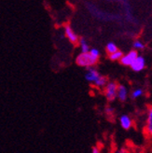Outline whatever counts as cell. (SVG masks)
Here are the masks:
<instances>
[{
    "label": "cell",
    "mask_w": 152,
    "mask_h": 153,
    "mask_svg": "<svg viewBox=\"0 0 152 153\" xmlns=\"http://www.w3.org/2000/svg\"><path fill=\"white\" fill-rule=\"evenodd\" d=\"M85 79L96 88H105L108 83V79L106 76L101 75L96 68L90 67L88 68L85 73Z\"/></svg>",
    "instance_id": "cell-1"
},
{
    "label": "cell",
    "mask_w": 152,
    "mask_h": 153,
    "mask_svg": "<svg viewBox=\"0 0 152 153\" xmlns=\"http://www.w3.org/2000/svg\"><path fill=\"white\" fill-rule=\"evenodd\" d=\"M98 61H99V57L93 55L90 51L86 53L80 52L78 57L76 58L77 65L82 67H86L87 69L90 67H94V65L98 63Z\"/></svg>",
    "instance_id": "cell-2"
},
{
    "label": "cell",
    "mask_w": 152,
    "mask_h": 153,
    "mask_svg": "<svg viewBox=\"0 0 152 153\" xmlns=\"http://www.w3.org/2000/svg\"><path fill=\"white\" fill-rule=\"evenodd\" d=\"M118 86L119 84L115 81H108L105 87L104 94L106 98V100L112 102L117 98V91H118Z\"/></svg>",
    "instance_id": "cell-3"
},
{
    "label": "cell",
    "mask_w": 152,
    "mask_h": 153,
    "mask_svg": "<svg viewBox=\"0 0 152 153\" xmlns=\"http://www.w3.org/2000/svg\"><path fill=\"white\" fill-rule=\"evenodd\" d=\"M138 51H136L134 50H132L130 51H128L127 53L122 56V58L120 59V64L123 65L125 66H131L133 63L134 62V60L138 57Z\"/></svg>",
    "instance_id": "cell-4"
},
{
    "label": "cell",
    "mask_w": 152,
    "mask_h": 153,
    "mask_svg": "<svg viewBox=\"0 0 152 153\" xmlns=\"http://www.w3.org/2000/svg\"><path fill=\"white\" fill-rule=\"evenodd\" d=\"M65 36L68 38V40H69L71 43H73V44L79 43V36L76 34V32L74 31L73 28L69 25H65Z\"/></svg>",
    "instance_id": "cell-5"
},
{
    "label": "cell",
    "mask_w": 152,
    "mask_h": 153,
    "mask_svg": "<svg viewBox=\"0 0 152 153\" xmlns=\"http://www.w3.org/2000/svg\"><path fill=\"white\" fill-rule=\"evenodd\" d=\"M132 70L134 72H140L144 70V68L146 67V60L142 55H138V57L134 60L133 65L130 66Z\"/></svg>",
    "instance_id": "cell-6"
},
{
    "label": "cell",
    "mask_w": 152,
    "mask_h": 153,
    "mask_svg": "<svg viewBox=\"0 0 152 153\" xmlns=\"http://www.w3.org/2000/svg\"><path fill=\"white\" fill-rule=\"evenodd\" d=\"M129 95V91L124 84H119L118 91H117V98L120 102H125Z\"/></svg>",
    "instance_id": "cell-7"
},
{
    "label": "cell",
    "mask_w": 152,
    "mask_h": 153,
    "mask_svg": "<svg viewBox=\"0 0 152 153\" xmlns=\"http://www.w3.org/2000/svg\"><path fill=\"white\" fill-rule=\"evenodd\" d=\"M119 124L124 130H130L133 126V120L130 116L124 114L119 117Z\"/></svg>",
    "instance_id": "cell-8"
},
{
    "label": "cell",
    "mask_w": 152,
    "mask_h": 153,
    "mask_svg": "<svg viewBox=\"0 0 152 153\" xmlns=\"http://www.w3.org/2000/svg\"><path fill=\"white\" fill-rule=\"evenodd\" d=\"M146 131H147V133H148L149 135L152 136V106H149L148 109Z\"/></svg>",
    "instance_id": "cell-9"
},
{
    "label": "cell",
    "mask_w": 152,
    "mask_h": 153,
    "mask_svg": "<svg viewBox=\"0 0 152 153\" xmlns=\"http://www.w3.org/2000/svg\"><path fill=\"white\" fill-rule=\"evenodd\" d=\"M79 48H80V51L82 53H86V52L90 51V45L85 38H79Z\"/></svg>",
    "instance_id": "cell-10"
},
{
    "label": "cell",
    "mask_w": 152,
    "mask_h": 153,
    "mask_svg": "<svg viewBox=\"0 0 152 153\" xmlns=\"http://www.w3.org/2000/svg\"><path fill=\"white\" fill-rule=\"evenodd\" d=\"M105 51L110 55L112 53H115L116 51H118L119 49H118V46L114 42H108L105 46Z\"/></svg>",
    "instance_id": "cell-11"
},
{
    "label": "cell",
    "mask_w": 152,
    "mask_h": 153,
    "mask_svg": "<svg viewBox=\"0 0 152 153\" xmlns=\"http://www.w3.org/2000/svg\"><path fill=\"white\" fill-rule=\"evenodd\" d=\"M144 94H145V91H144L143 88H135L134 90L132 91V94H131V96L133 99H137V98H140L141 96L144 95Z\"/></svg>",
    "instance_id": "cell-12"
},
{
    "label": "cell",
    "mask_w": 152,
    "mask_h": 153,
    "mask_svg": "<svg viewBox=\"0 0 152 153\" xmlns=\"http://www.w3.org/2000/svg\"><path fill=\"white\" fill-rule=\"evenodd\" d=\"M146 47L145 43H144L141 39H135L133 42V48L134 51H142L144 50Z\"/></svg>",
    "instance_id": "cell-13"
},
{
    "label": "cell",
    "mask_w": 152,
    "mask_h": 153,
    "mask_svg": "<svg viewBox=\"0 0 152 153\" xmlns=\"http://www.w3.org/2000/svg\"><path fill=\"white\" fill-rule=\"evenodd\" d=\"M123 55H124V54H123V52L119 50V51H116L115 53H112V54H110V55H109V59H110L111 61H120V59L122 58Z\"/></svg>",
    "instance_id": "cell-14"
},
{
    "label": "cell",
    "mask_w": 152,
    "mask_h": 153,
    "mask_svg": "<svg viewBox=\"0 0 152 153\" xmlns=\"http://www.w3.org/2000/svg\"><path fill=\"white\" fill-rule=\"evenodd\" d=\"M90 52L92 53L93 55L100 58V51H99V50H98V49H96V48H90Z\"/></svg>",
    "instance_id": "cell-15"
},
{
    "label": "cell",
    "mask_w": 152,
    "mask_h": 153,
    "mask_svg": "<svg viewBox=\"0 0 152 153\" xmlns=\"http://www.w3.org/2000/svg\"><path fill=\"white\" fill-rule=\"evenodd\" d=\"M114 112H115V110H114L112 106H106L105 108V113L108 115H113Z\"/></svg>",
    "instance_id": "cell-16"
},
{
    "label": "cell",
    "mask_w": 152,
    "mask_h": 153,
    "mask_svg": "<svg viewBox=\"0 0 152 153\" xmlns=\"http://www.w3.org/2000/svg\"><path fill=\"white\" fill-rule=\"evenodd\" d=\"M115 153H131L130 152V150H128L127 149H124V148H122V149H118Z\"/></svg>",
    "instance_id": "cell-17"
},
{
    "label": "cell",
    "mask_w": 152,
    "mask_h": 153,
    "mask_svg": "<svg viewBox=\"0 0 152 153\" xmlns=\"http://www.w3.org/2000/svg\"><path fill=\"white\" fill-rule=\"evenodd\" d=\"M92 153H101V150H100L99 148L93 147V150H92Z\"/></svg>",
    "instance_id": "cell-18"
}]
</instances>
